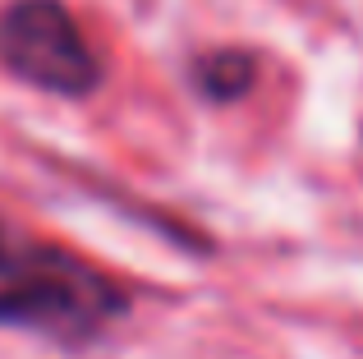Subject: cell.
<instances>
[{
  "label": "cell",
  "instance_id": "cell-1",
  "mask_svg": "<svg viewBox=\"0 0 363 359\" xmlns=\"http://www.w3.org/2000/svg\"><path fill=\"white\" fill-rule=\"evenodd\" d=\"M116 314L120 290L101 272L0 221V323L88 336Z\"/></svg>",
  "mask_w": 363,
  "mask_h": 359
},
{
  "label": "cell",
  "instance_id": "cell-2",
  "mask_svg": "<svg viewBox=\"0 0 363 359\" xmlns=\"http://www.w3.org/2000/svg\"><path fill=\"white\" fill-rule=\"evenodd\" d=\"M0 60L23 83L83 97L101 83V60L60 0H14L0 14Z\"/></svg>",
  "mask_w": 363,
  "mask_h": 359
},
{
  "label": "cell",
  "instance_id": "cell-3",
  "mask_svg": "<svg viewBox=\"0 0 363 359\" xmlns=\"http://www.w3.org/2000/svg\"><path fill=\"white\" fill-rule=\"evenodd\" d=\"M248 79H253V65H248V55H235V51L198 65V83H203L207 97H240Z\"/></svg>",
  "mask_w": 363,
  "mask_h": 359
}]
</instances>
